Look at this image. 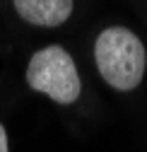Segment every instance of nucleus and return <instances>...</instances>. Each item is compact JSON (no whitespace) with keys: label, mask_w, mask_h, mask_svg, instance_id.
<instances>
[{"label":"nucleus","mask_w":147,"mask_h":152,"mask_svg":"<svg viewBox=\"0 0 147 152\" xmlns=\"http://www.w3.org/2000/svg\"><path fill=\"white\" fill-rule=\"evenodd\" d=\"M94 58L101 77L116 89H133L140 85L147 53L138 36L125 27H111L99 34L94 44Z\"/></svg>","instance_id":"nucleus-1"},{"label":"nucleus","mask_w":147,"mask_h":152,"mask_svg":"<svg viewBox=\"0 0 147 152\" xmlns=\"http://www.w3.org/2000/svg\"><path fill=\"white\" fill-rule=\"evenodd\" d=\"M27 82L31 89L58 104H72L82 89L77 68L63 46H46L36 51L27 68Z\"/></svg>","instance_id":"nucleus-2"},{"label":"nucleus","mask_w":147,"mask_h":152,"mask_svg":"<svg viewBox=\"0 0 147 152\" xmlns=\"http://www.w3.org/2000/svg\"><path fill=\"white\" fill-rule=\"evenodd\" d=\"M22 20L36 27H58L72 12V0H15Z\"/></svg>","instance_id":"nucleus-3"},{"label":"nucleus","mask_w":147,"mask_h":152,"mask_svg":"<svg viewBox=\"0 0 147 152\" xmlns=\"http://www.w3.org/2000/svg\"><path fill=\"white\" fill-rule=\"evenodd\" d=\"M0 152H10L7 150V133H5L3 126H0Z\"/></svg>","instance_id":"nucleus-4"}]
</instances>
